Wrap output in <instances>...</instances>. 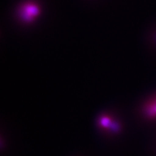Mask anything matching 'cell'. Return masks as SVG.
<instances>
[{
  "mask_svg": "<svg viewBox=\"0 0 156 156\" xmlns=\"http://www.w3.org/2000/svg\"><path fill=\"white\" fill-rule=\"evenodd\" d=\"M41 12V9L37 3L34 1H27L19 6L17 15L22 22L29 24L37 19Z\"/></svg>",
  "mask_w": 156,
  "mask_h": 156,
  "instance_id": "1",
  "label": "cell"
},
{
  "mask_svg": "<svg viewBox=\"0 0 156 156\" xmlns=\"http://www.w3.org/2000/svg\"><path fill=\"white\" fill-rule=\"evenodd\" d=\"M143 111L146 118L148 120L156 119V98L144 104L143 108Z\"/></svg>",
  "mask_w": 156,
  "mask_h": 156,
  "instance_id": "2",
  "label": "cell"
},
{
  "mask_svg": "<svg viewBox=\"0 0 156 156\" xmlns=\"http://www.w3.org/2000/svg\"><path fill=\"white\" fill-rule=\"evenodd\" d=\"M113 121L112 117L108 115H101L98 120V125L102 131H107Z\"/></svg>",
  "mask_w": 156,
  "mask_h": 156,
  "instance_id": "3",
  "label": "cell"
},
{
  "mask_svg": "<svg viewBox=\"0 0 156 156\" xmlns=\"http://www.w3.org/2000/svg\"><path fill=\"white\" fill-rule=\"evenodd\" d=\"M122 123L119 121H113L107 132L112 134H118L122 131Z\"/></svg>",
  "mask_w": 156,
  "mask_h": 156,
  "instance_id": "4",
  "label": "cell"
}]
</instances>
